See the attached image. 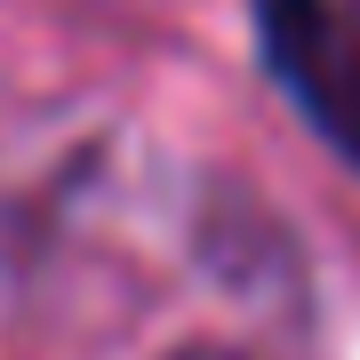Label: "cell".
I'll use <instances>...</instances> for the list:
<instances>
[{
    "label": "cell",
    "instance_id": "obj_1",
    "mask_svg": "<svg viewBox=\"0 0 360 360\" xmlns=\"http://www.w3.org/2000/svg\"><path fill=\"white\" fill-rule=\"evenodd\" d=\"M257 32L296 112L345 160H360V16L345 0H257Z\"/></svg>",
    "mask_w": 360,
    "mask_h": 360
}]
</instances>
